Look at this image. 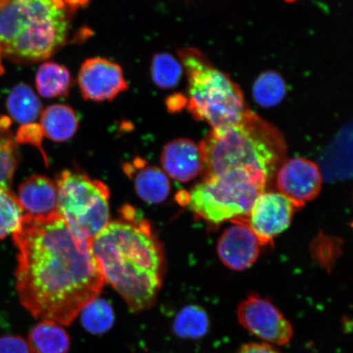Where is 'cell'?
I'll return each mask as SVG.
<instances>
[{"label": "cell", "mask_w": 353, "mask_h": 353, "mask_svg": "<svg viewBox=\"0 0 353 353\" xmlns=\"http://www.w3.org/2000/svg\"><path fill=\"white\" fill-rule=\"evenodd\" d=\"M217 244V253L222 263L235 271H244L256 262L260 243L245 221H232Z\"/></svg>", "instance_id": "cell-12"}, {"label": "cell", "mask_w": 353, "mask_h": 353, "mask_svg": "<svg viewBox=\"0 0 353 353\" xmlns=\"http://www.w3.org/2000/svg\"><path fill=\"white\" fill-rule=\"evenodd\" d=\"M121 214L91 241V250L104 281L139 313L156 303L164 279V253L148 220L130 205Z\"/></svg>", "instance_id": "cell-2"}, {"label": "cell", "mask_w": 353, "mask_h": 353, "mask_svg": "<svg viewBox=\"0 0 353 353\" xmlns=\"http://www.w3.org/2000/svg\"><path fill=\"white\" fill-rule=\"evenodd\" d=\"M161 163L167 176L180 183L196 179L204 169L200 145L188 139L168 143L162 152Z\"/></svg>", "instance_id": "cell-13"}, {"label": "cell", "mask_w": 353, "mask_h": 353, "mask_svg": "<svg viewBox=\"0 0 353 353\" xmlns=\"http://www.w3.org/2000/svg\"><path fill=\"white\" fill-rule=\"evenodd\" d=\"M19 201L23 210L34 217H48L57 214V188L50 179L33 175L19 188Z\"/></svg>", "instance_id": "cell-15"}, {"label": "cell", "mask_w": 353, "mask_h": 353, "mask_svg": "<svg viewBox=\"0 0 353 353\" xmlns=\"http://www.w3.org/2000/svg\"><path fill=\"white\" fill-rule=\"evenodd\" d=\"M152 81L162 88L178 85L183 77V68L173 56L161 52L154 56L151 66Z\"/></svg>", "instance_id": "cell-23"}, {"label": "cell", "mask_w": 353, "mask_h": 353, "mask_svg": "<svg viewBox=\"0 0 353 353\" xmlns=\"http://www.w3.org/2000/svg\"><path fill=\"white\" fill-rule=\"evenodd\" d=\"M1 55H2V50H1V48H0V77H1L2 74L4 73V69H3V66L2 64Z\"/></svg>", "instance_id": "cell-29"}, {"label": "cell", "mask_w": 353, "mask_h": 353, "mask_svg": "<svg viewBox=\"0 0 353 353\" xmlns=\"http://www.w3.org/2000/svg\"><path fill=\"white\" fill-rule=\"evenodd\" d=\"M131 176L139 196L149 204H161L169 196L171 185L164 171L157 166L148 165L143 159L137 158L132 164L123 166Z\"/></svg>", "instance_id": "cell-14"}, {"label": "cell", "mask_w": 353, "mask_h": 353, "mask_svg": "<svg viewBox=\"0 0 353 353\" xmlns=\"http://www.w3.org/2000/svg\"><path fill=\"white\" fill-rule=\"evenodd\" d=\"M43 136L41 125L33 123H28V125H23L20 128L19 132H17V141L21 143L37 145L43 151L41 143Z\"/></svg>", "instance_id": "cell-25"}, {"label": "cell", "mask_w": 353, "mask_h": 353, "mask_svg": "<svg viewBox=\"0 0 353 353\" xmlns=\"http://www.w3.org/2000/svg\"><path fill=\"white\" fill-rule=\"evenodd\" d=\"M14 1L19 2V3H25V2L30 1V0H14Z\"/></svg>", "instance_id": "cell-30"}, {"label": "cell", "mask_w": 353, "mask_h": 353, "mask_svg": "<svg viewBox=\"0 0 353 353\" xmlns=\"http://www.w3.org/2000/svg\"><path fill=\"white\" fill-rule=\"evenodd\" d=\"M23 216L19 199L10 190L0 188V240L19 228Z\"/></svg>", "instance_id": "cell-24"}, {"label": "cell", "mask_w": 353, "mask_h": 353, "mask_svg": "<svg viewBox=\"0 0 353 353\" xmlns=\"http://www.w3.org/2000/svg\"><path fill=\"white\" fill-rule=\"evenodd\" d=\"M7 107L12 118L21 125L37 121L42 110L41 101L32 88L26 85L13 88L8 98Z\"/></svg>", "instance_id": "cell-19"}, {"label": "cell", "mask_w": 353, "mask_h": 353, "mask_svg": "<svg viewBox=\"0 0 353 353\" xmlns=\"http://www.w3.org/2000/svg\"><path fill=\"white\" fill-rule=\"evenodd\" d=\"M298 210L280 192H263L256 199L245 222L261 245H268L290 227Z\"/></svg>", "instance_id": "cell-9"}, {"label": "cell", "mask_w": 353, "mask_h": 353, "mask_svg": "<svg viewBox=\"0 0 353 353\" xmlns=\"http://www.w3.org/2000/svg\"><path fill=\"white\" fill-rule=\"evenodd\" d=\"M19 250L16 290L34 319L68 326L98 299L105 281L91 241L77 236L59 214H26L12 234Z\"/></svg>", "instance_id": "cell-1"}, {"label": "cell", "mask_w": 353, "mask_h": 353, "mask_svg": "<svg viewBox=\"0 0 353 353\" xmlns=\"http://www.w3.org/2000/svg\"><path fill=\"white\" fill-rule=\"evenodd\" d=\"M1 2H2V0H0V3H1Z\"/></svg>", "instance_id": "cell-33"}, {"label": "cell", "mask_w": 353, "mask_h": 353, "mask_svg": "<svg viewBox=\"0 0 353 353\" xmlns=\"http://www.w3.org/2000/svg\"><path fill=\"white\" fill-rule=\"evenodd\" d=\"M78 82L83 99L94 101H112L129 87L121 65L101 57L83 63Z\"/></svg>", "instance_id": "cell-11"}, {"label": "cell", "mask_w": 353, "mask_h": 353, "mask_svg": "<svg viewBox=\"0 0 353 353\" xmlns=\"http://www.w3.org/2000/svg\"><path fill=\"white\" fill-rule=\"evenodd\" d=\"M57 214L77 236L91 241L110 223V191L104 183L81 172L57 176Z\"/></svg>", "instance_id": "cell-7"}, {"label": "cell", "mask_w": 353, "mask_h": 353, "mask_svg": "<svg viewBox=\"0 0 353 353\" xmlns=\"http://www.w3.org/2000/svg\"><path fill=\"white\" fill-rule=\"evenodd\" d=\"M41 122L43 135L57 143L72 139L79 127L77 113L64 104L48 107L41 114Z\"/></svg>", "instance_id": "cell-16"}, {"label": "cell", "mask_w": 353, "mask_h": 353, "mask_svg": "<svg viewBox=\"0 0 353 353\" xmlns=\"http://www.w3.org/2000/svg\"><path fill=\"white\" fill-rule=\"evenodd\" d=\"M236 353H281V352L270 344L249 343L241 346Z\"/></svg>", "instance_id": "cell-27"}, {"label": "cell", "mask_w": 353, "mask_h": 353, "mask_svg": "<svg viewBox=\"0 0 353 353\" xmlns=\"http://www.w3.org/2000/svg\"><path fill=\"white\" fill-rule=\"evenodd\" d=\"M269 179L246 170H233L203 179L190 192L179 193L181 204L207 222L245 220Z\"/></svg>", "instance_id": "cell-6"}, {"label": "cell", "mask_w": 353, "mask_h": 353, "mask_svg": "<svg viewBox=\"0 0 353 353\" xmlns=\"http://www.w3.org/2000/svg\"><path fill=\"white\" fill-rule=\"evenodd\" d=\"M199 145L204 179L246 170L270 180L285 161L287 149L281 132L251 110L240 121L211 130Z\"/></svg>", "instance_id": "cell-3"}, {"label": "cell", "mask_w": 353, "mask_h": 353, "mask_svg": "<svg viewBox=\"0 0 353 353\" xmlns=\"http://www.w3.org/2000/svg\"><path fill=\"white\" fill-rule=\"evenodd\" d=\"M0 353H30L28 341L19 335L0 336Z\"/></svg>", "instance_id": "cell-26"}, {"label": "cell", "mask_w": 353, "mask_h": 353, "mask_svg": "<svg viewBox=\"0 0 353 353\" xmlns=\"http://www.w3.org/2000/svg\"><path fill=\"white\" fill-rule=\"evenodd\" d=\"M276 176L278 192L289 199L297 209L314 200L321 192L322 176L319 167L307 159L296 157L285 161Z\"/></svg>", "instance_id": "cell-10"}, {"label": "cell", "mask_w": 353, "mask_h": 353, "mask_svg": "<svg viewBox=\"0 0 353 353\" xmlns=\"http://www.w3.org/2000/svg\"><path fill=\"white\" fill-rule=\"evenodd\" d=\"M287 3H294L299 1V0H285Z\"/></svg>", "instance_id": "cell-31"}, {"label": "cell", "mask_w": 353, "mask_h": 353, "mask_svg": "<svg viewBox=\"0 0 353 353\" xmlns=\"http://www.w3.org/2000/svg\"><path fill=\"white\" fill-rule=\"evenodd\" d=\"M1 137H2V129L0 128V141H1Z\"/></svg>", "instance_id": "cell-32"}, {"label": "cell", "mask_w": 353, "mask_h": 353, "mask_svg": "<svg viewBox=\"0 0 353 353\" xmlns=\"http://www.w3.org/2000/svg\"><path fill=\"white\" fill-rule=\"evenodd\" d=\"M286 87L283 78L276 72H267L255 81L253 94L256 103L263 108H272L285 98Z\"/></svg>", "instance_id": "cell-21"}, {"label": "cell", "mask_w": 353, "mask_h": 353, "mask_svg": "<svg viewBox=\"0 0 353 353\" xmlns=\"http://www.w3.org/2000/svg\"><path fill=\"white\" fill-rule=\"evenodd\" d=\"M178 54L188 78L187 107L192 117L212 130L240 121L250 110L240 86L197 48H185Z\"/></svg>", "instance_id": "cell-5"}, {"label": "cell", "mask_w": 353, "mask_h": 353, "mask_svg": "<svg viewBox=\"0 0 353 353\" xmlns=\"http://www.w3.org/2000/svg\"><path fill=\"white\" fill-rule=\"evenodd\" d=\"M30 353H68L70 337L63 325L54 321H39L28 337Z\"/></svg>", "instance_id": "cell-17"}, {"label": "cell", "mask_w": 353, "mask_h": 353, "mask_svg": "<svg viewBox=\"0 0 353 353\" xmlns=\"http://www.w3.org/2000/svg\"><path fill=\"white\" fill-rule=\"evenodd\" d=\"M188 103L187 99L181 94H174L166 100V105L168 110L171 112H179L182 110L184 105Z\"/></svg>", "instance_id": "cell-28"}, {"label": "cell", "mask_w": 353, "mask_h": 353, "mask_svg": "<svg viewBox=\"0 0 353 353\" xmlns=\"http://www.w3.org/2000/svg\"><path fill=\"white\" fill-rule=\"evenodd\" d=\"M65 0L0 3V48L25 63L50 59L68 39L70 13Z\"/></svg>", "instance_id": "cell-4"}, {"label": "cell", "mask_w": 353, "mask_h": 353, "mask_svg": "<svg viewBox=\"0 0 353 353\" xmlns=\"http://www.w3.org/2000/svg\"><path fill=\"white\" fill-rule=\"evenodd\" d=\"M35 83L39 94L43 98H65L72 87V79L65 66L48 61L39 66Z\"/></svg>", "instance_id": "cell-18"}, {"label": "cell", "mask_w": 353, "mask_h": 353, "mask_svg": "<svg viewBox=\"0 0 353 353\" xmlns=\"http://www.w3.org/2000/svg\"><path fill=\"white\" fill-rule=\"evenodd\" d=\"M81 323L88 332L100 334L107 332L114 324L112 306L104 299H96L83 307L81 313Z\"/></svg>", "instance_id": "cell-22"}, {"label": "cell", "mask_w": 353, "mask_h": 353, "mask_svg": "<svg viewBox=\"0 0 353 353\" xmlns=\"http://www.w3.org/2000/svg\"><path fill=\"white\" fill-rule=\"evenodd\" d=\"M210 320L201 307L191 305L181 310L174 322V330L182 338L200 339L209 330Z\"/></svg>", "instance_id": "cell-20"}, {"label": "cell", "mask_w": 353, "mask_h": 353, "mask_svg": "<svg viewBox=\"0 0 353 353\" xmlns=\"http://www.w3.org/2000/svg\"><path fill=\"white\" fill-rule=\"evenodd\" d=\"M237 319L243 328L263 343L285 346L294 336V328L279 308L258 294H250L237 307Z\"/></svg>", "instance_id": "cell-8"}]
</instances>
